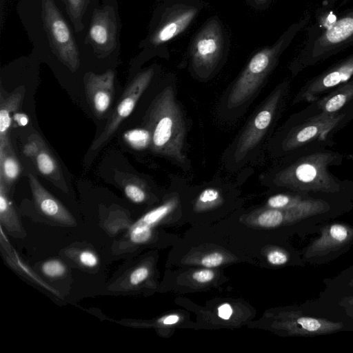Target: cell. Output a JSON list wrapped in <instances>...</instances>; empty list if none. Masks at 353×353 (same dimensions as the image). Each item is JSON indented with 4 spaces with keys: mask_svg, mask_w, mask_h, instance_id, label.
I'll return each mask as SVG.
<instances>
[{
    "mask_svg": "<svg viewBox=\"0 0 353 353\" xmlns=\"http://www.w3.org/2000/svg\"><path fill=\"white\" fill-rule=\"evenodd\" d=\"M115 78L114 68L100 73L88 70L83 74L85 95L92 112L98 118L103 117L112 104Z\"/></svg>",
    "mask_w": 353,
    "mask_h": 353,
    "instance_id": "cell-12",
    "label": "cell"
},
{
    "mask_svg": "<svg viewBox=\"0 0 353 353\" xmlns=\"http://www.w3.org/2000/svg\"><path fill=\"white\" fill-rule=\"evenodd\" d=\"M179 320V317L177 315L173 314L166 316L163 320V323L165 325H172L175 324Z\"/></svg>",
    "mask_w": 353,
    "mask_h": 353,
    "instance_id": "cell-36",
    "label": "cell"
},
{
    "mask_svg": "<svg viewBox=\"0 0 353 353\" xmlns=\"http://www.w3.org/2000/svg\"><path fill=\"white\" fill-rule=\"evenodd\" d=\"M23 154L34 164L39 173L64 192L68 189L62 170L49 148L37 134H32L23 148Z\"/></svg>",
    "mask_w": 353,
    "mask_h": 353,
    "instance_id": "cell-14",
    "label": "cell"
},
{
    "mask_svg": "<svg viewBox=\"0 0 353 353\" xmlns=\"http://www.w3.org/2000/svg\"><path fill=\"white\" fill-rule=\"evenodd\" d=\"M306 23V19L294 23L272 46L254 54L224 97V107L230 113L240 112L251 102L276 67L282 52Z\"/></svg>",
    "mask_w": 353,
    "mask_h": 353,
    "instance_id": "cell-4",
    "label": "cell"
},
{
    "mask_svg": "<svg viewBox=\"0 0 353 353\" xmlns=\"http://www.w3.org/2000/svg\"><path fill=\"white\" fill-rule=\"evenodd\" d=\"M14 121L20 126H24L28 123V117L21 112H15L13 115Z\"/></svg>",
    "mask_w": 353,
    "mask_h": 353,
    "instance_id": "cell-35",
    "label": "cell"
},
{
    "mask_svg": "<svg viewBox=\"0 0 353 353\" xmlns=\"http://www.w3.org/2000/svg\"><path fill=\"white\" fill-rule=\"evenodd\" d=\"M121 19L117 0H101L84 31L77 36L83 64L112 69L121 54Z\"/></svg>",
    "mask_w": 353,
    "mask_h": 353,
    "instance_id": "cell-3",
    "label": "cell"
},
{
    "mask_svg": "<svg viewBox=\"0 0 353 353\" xmlns=\"http://www.w3.org/2000/svg\"><path fill=\"white\" fill-rule=\"evenodd\" d=\"M123 192L125 196L132 202L141 203L144 202L148 196L147 187L145 181L134 176H127L121 181Z\"/></svg>",
    "mask_w": 353,
    "mask_h": 353,
    "instance_id": "cell-22",
    "label": "cell"
},
{
    "mask_svg": "<svg viewBox=\"0 0 353 353\" xmlns=\"http://www.w3.org/2000/svg\"><path fill=\"white\" fill-rule=\"evenodd\" d=\"M342 303L345 305L353 307V295L345 298Z\"/></svg>",
    "mask_w": 353,
    "mask_h": 353,
    "instance_id": "cell-38",
    "label": "cell"
},
{
    "mask_svg": "<svg viewBox=\"0 0 353 353\" xmlns=\"http://www.w3.org/2000/svg\"><path fill=\"white\" fill-rule=\"evenodd\" d=\"M149 270L145 267H140L134 270L130 276V282L137 285L143 281L148 276Z\"/></svg>",
    "mask_w": 353,
    "mask_h": 353,
    "instance_id": "cell-29",
    "label": "cell"
},
{
    "mask_svg": "<svg viewBox=\"0 0 353 353\" xmlns=\"http://www.w3.org/2000/svg\"><path fill=\"white\" fill-rule=\"evenodd\" d=\"M225 38L216 17L198 32L191 47V68L195 76L208 79L214 74L223 57Z\"/></svg>",
    "mask_w": 353,
    "mask_h": 353,
    "instance_id": "cell-9",
    "label": "cell"
},
{
    "mask_svg": "<svg viewBox=\"0 0 353 353\" xmlns=\"http://www.w3.org/2000/svg\"><path fill=\"white\" fill-rule=\"evenodd\" d=\"M16 11L37 59L72 74L81 70L77 34L60 0H19Z\"/></svg>",
    "mask_w": 353,
    "mask_h": 353,
    "instance_id": "cell-1",
    "label": "cell"
},
{
    "mask_svg": "<svg viewBox=\"0 0 353 353\" xmlns=\"http://www.w3.org/2000/svg\"><path fill=\"white\" fill-rule=\"evenodd\" d=\"M123 138L134 149L141 150L150 147L151 135L145 128L128 130L125 132Z\"/></svg>",
    "mask_w": 353,
    "mask_h": 353,
    "instance_id": "cell-24",
    "label": "cell"
},
{
    "mask_svg": "<svg viewBox=\"0 0 353 353\" xmlns=\"http://www.w3.org/2000/svg\"><path fill=\"white\" fill-rule=\"evenodd\" d=\"M267 0H254V1L256 3H257L258 4H261V3H263L266 1Z\"/></svg>",
    "mask_w": 353,
    "mask_h": 353,
    "instance_id": "cell-39",
    "label": "cell"
},
{
    "mask_svg": "<svg viewBox=\"0 0 353 353\" xmlns=\"http://www.w3.org/2000/svg\"><path fill=\"white\" fill-rule=\"evenodd\" d=\"M337 158L330 152H316L299 159L277 172L273 182L303 192L335 193L339 184L328 171Z\"/></svg>",
    "mask_w": 353,
    "mask_h": 353,
    "instance_id": "cell-5",
    "label": "cell"
},
{
    "mask_svg": "<svg viewBox=\"0 0 353 353\" xmlns=\"http://www.w3.org/2000/svg\"><path fill=\"white\" fill-rule=\"evenodd\" d=\"M353 77V54L338 62L311 80L301 90L295 101H313L330 89Z\"/></svg>",
    "mask_w": 353,
    "mask_h": 353,
    "instance_id": "cell-13",
    "label": "cell"
},
{
    "mask_svg": "<svg viewBox=\"0 0 353 353\" xmlns=\"http://www.w3.org/2000/svg\"><path fill=\"white\" fill-rule=\"evenodd\" d=\"M286 214L283 209L272 208L260 214L257 221L259 225L263 227H276L283 223Z\"/></svg>",
    "mask_w": 353,
    "mask_h": 353,
    "instance_id": "cell-26",
    "label": "cell"
},
{
    "mask_svg": "<svg viewBox=\"0 0 353 353\" xmlns=\"http://www.w3.org/2000/svg\"><path fill=\"white\" fill-rule=\"evenodd\" d=\"M219 190L214 187H208L201 192L198 201L203 204H212L220 199Z\"/></svg>",
    "mask_w": 353,
    "mask_h": 353,
    "instance_id": "cell-28",
    "label": "cell"
},
{
    "mask_svg": "<svg viewBox=\"0 0 353 353\" xmlns=\"http://www.w3.org/2000/svg\"><path fill=\"white\" fill-rule=\"evenodd\" d=\"M268 261L272 265H279L287 263L288 258L286 254L281 251L274 250L267 256Z\"/></svg>",
    "mask_w": 353,
    "mask_h": 353,
    "instance_id": "cell-31",
    "label": "cell"
},
{
    "mask_svg": "<svg viewBox=\"0 0 353 353\" xmlns=\"http://www.w3.org/2000/svg\"><path fill=\"white\" fill-rule=\"evenodd\" d=\"M311 198L303 199L299 196L278 194L270 197L268 205L274 209H290L301 206L307 203Z\"/></svg>",
    "mask_w": 353,
    "mask_h": 353,
    "instance_id": "cell-25",
    "label": "cell"
},
{
    "mask_svg": "<svg viewBox=\"0 0 353 353\" xmlns=\"http://www.w3.org/2000/svg\"><path fill=\"white\" fill-rule=\"evenodd\" d=\"M8 189L0 181V218L1 223H5L8 228L18 226L17 218L12 204L7 196Z\"/></svg>",
    "mask_w": 353,
    "mask_h": 353,
    "instance_id": "cell-23",
    "label": "cell"
},
{
    "mask_svg": "<svg viewBox=\"0 0 353 353\" xmlns=\"http://www.w3.org/2000/svg\"><path fill=\"white\" fill-rule=\"evenodd\" d=\"M199 12L194 5L178 3L156 11L146 37L139 43L142 49L138 59L152 55L158 49L182 33Z\"/></svg>",
    "mask_w": 353,
    "mask_h": 353,
    "instance_id": "cell-6",
    "label": "cell"
},
{
    "mask_svg": "<svg viewBox=\"0 0 353 353\" xmlns=\"http://www.w3.org/2000/svg\"><path fill=\"white\" fill-rule=\"evenodd\" d=\"M214 272L210 270H201L194 273L193 279L200 283H206L214 278Z\"/></svg>",
    "mask_w": 353,
    "mask_h": 353,
    "instance_id": "cell-33",
    "label": "cell"
},
{
    "mask_svg": "<svg viewBox=\"0 0 353 353\" xmlns=\"http://www.w3.org/2000/svg\"><path fill=\"white\" fill-rule=\"evenodd\" d=\"M154 73L155 69L151 66L136 74L118 101L103 131L93 141L91 152H94L105 143L132 112L140 97L151 83Z\"/></svg>",
    "mask_w": 353,
    "mask_h": 353,
    "instance_id": "cell-10",
    "label": "cell"
},
{
    "mask_svg": "<svg viewBox=\"0 0 353 353\" xmlns=\"http://www.w3.org/2000/svg\"><path fill=\"white\" fill-rule=\"evenodd\" d=\"M337 0H330V3H334Z\"/></svg>",
    "mask_w": 353,
    "mask_h": 353,
    "instance_id": "cell-41",
    "label": "cell"
},
{
    "mask_svg": "<svg viewBox=\"0 0 353 353\" xmlns=\"http://www.w3.org/2000/svg\"><path fill=\"white\" fill-rule=\"evenodd\" d=\"M287 85L277 86L249 119L230 149L231 163L240 165L261 143L276 116Z\"/></svg>",
    "mask_w": 353,
    "mask_h": 353,
    "instance_id": "cell-8",
    "label": "cell"
},
{
    "mask_svg": "<svg viewBox=\"0 0 353 353\" xmlns=\"http://www.w3.org/2000/svg\"><path fill=\"white\" fill-rule=\"evenodd\" d=\"M21 171L19 161L11 143L0 148V181L8 190Z\"/></svg>",
    "mask_w": 353,
    "mask_h": 353,
    "instance_id": "cell-21",
    "label": "cell"
},
{
    "mask_svg": "<svg viewBox=\"0 0 353 353\" xmlns=\"http://www.w3.org/2000/svg\"><path fill=\"white\" fill-rule=\"evenodd\" d=\"M223 256L218 252H214L205 256L201 260V264L208 268L219 266L223 262Z\"/></svg>",
    "mask_w": 353,
    "mask_h": 353,
    "instance_id": "cell-30",
    "label": "cell"
},
{
    "mask_svg": "<svg viewBox=\"0 0 353 353\" xmlns=\"http://www.w3.org/2000/svg\"><path fill=\"white\" fill-rule=\"evenodd\" d=\"M350 286H352L353 287V279L350 280L349 284H348Z\"/></svg>",
    "mask_w": 353,
    "mask_h": 353,
    "instance_id": "cell-40",
    "label": "cell"
},
{
    "mask_svg": "<svg viewBox=\"0 0 353 353\" xmlns=\"http://www.w3.org/2000/svg\"><path fill=\"white\" fill-rule=\"evenodd\" d=\"M353 45V9L320 34L309 39L292 65L297 71Z\"/></svg>",
    "mask_w": 353,
    "mask_h": 353,
    "instance_id": "cell-7",
    "label": "cell"
},
{
    "mask_svg": "<svg viewBox=\"0 0 353 353\" xmlns=\"http://www.w3.org/2000/svg\"><path fill=\"white\" fill-rule=\"evenodd\" d=\"M41 269L46 275L50 277H58L65 272V267L57 260H50L45 262L42 265Z\"/></svg>",
    "mask_w": 353,
    "mask_h": 353,
    "instance_id": "cell-27",
    "label": "cell"
},
{
    "mask_svg": "<svg viewBox=\"0 0 353 353\" xmlns=\"http://www.w3.org/2000/svg\"><path fill=\"white\" fill-rule=\"evenodd\" d=\"M6 0H0V12H1V27H3V10L4 6L6 4Z\"/></svg>",
    "mask_w": 353,
    "mask_h": 353,
    "instance_id": "cell-37",
    "label": "cell"
},
{
    "mask_svg": "<svg viewBox=\"0 0 353 353\" xmlns=\"http://www.w3.org/2000/svg\"><path fill=\"white\" fill-rule=\"evenodd\" d=\"M77 35L81 34L101 0H60Z\"/></svg>",
    "mask_w": 353,
    "mask_h": 353,
    "instance_id": "cell-18",
    "label": "cell"
},
{
    "mask_svg": "<svg viewBox=\"0 0 353 353\" xmlns=\"http://www.w3.org/2000/svg\"><path fill=\"white\" fill-rule=\"evenodd\" d=\"M25 93L24 86H19L0 100V148L11 143L8 132L12 124V114L18 110Z\"/></svg>",
    "mask_w": 353,
    "mask_h": 353,
    "instance_id": "cell-19",
    "label": "cell"
},
{
    "mask_svg": "<svg viewBox=\"0 0 353 353\" xmlns=\"http://www.w3.org/2000/svg\"><path fill=\"white\" fill-rule=\"evenodd\" d=\"M28 181L34 203L43 214L63 223H74V219L68 210L31 173L28 174Z\"/></svg>",
    "mask_w": 353,
    "mask_h": 353,
    "instance_id": "cell-16",
    "label": "cell"
},
{
    "mask_svg": "<svg viewBox=\"0 0 353 353\" xmlns=\"http://www.w3.org/2000/svg\"><path fill=\"white\" fill-rule=\"evenodd\" d=\"M144 128L151 135L150 150L179 166L188 163L185 154L186 125L172 85L154 99L144 117Z\"/></svg>",
    "mask_w": 353,
    "mask_h": 353,
    "instance_id": "cell-2",
    "label": "cell"
},
{
    "mask_svg": "<svg viewBox=\"0 0 353 353\" xmlns=\"http://www.w3.org/2000/svg\"><path fill=\"white\" fill-rule=\"evenodd\" d=\"M80 262L85 266L93 268L98 263L97 256L92 252L83 251L79 255Z\"/></svg>",
    "mask_w": 353,
    "mask_h": 353,
    "instance_id": "cell-32",
    "label": "cell"
},
{
    "mask_svg": "<svg viewBox=\"0 0 353 353\" xmlns=\"http://www.w3.org/2000/svg\"><path fill=\"white\" fill-rule=\"evenodd\" d=\"M344 114L325 113L308 119L293 128L281 143L283 150H294L316 139H324L343 118Z\"/></svg>",
    "mask_w": 353,
    "mask_h": 353,
    "instance_id": "cell-11",
    "label": "cell"
},
{
    "mask_svg": "<svg viewBox=\"0 0 353 353\" xmlns=\"http://www.w3.org/2000/svg\"><path fill=\"white\" fill-rule=\"evenodd\" d=\"M353 98V79L337 86L336 89L318 101V107L325 113H336Z\"/></svg>",
    "mask_w": 353,
    "mask_h": 353,
    "instance_id": "cell-20",
    "label": "cell"
},
{
    "mask_svg": "<svg viewBox=\"0 0 353 353\" xmlns=\"http://www.w3.org/2000/svg\"><path fill=\"white\" fill-rule=\"evenodd\" d=\"M232 314V309L228 303H224L218 308V316L224 319L228 320Z\"/></svg>",
    "mask_w": 353,
    "mask_h": 353,
    "instance_id": "cell-34",
    "label": "cell"
},
{
    "mask_svg": "<svg viewBox=\"0 0 353 353\" xmlns=\"http://www.w3.org/2000/svg\"><path fill=\"white\" fill-rule=\"evenodd\" d=\"M353 239V228L343 223H332L322 228L321 234L306 250L307 258L324 256L347 245Z\"/></svg>",
    "mask_w": 353,
    "mask_h": 353,
    "instance_id": "cell-15",
    "label": "cell"
},
{
    "mask_svg": "<svg viewBox=\"0 0 353 353\" xmlns=\"http://www.w3.org/2000/svg\"><path fill=\"white\" fill-rule=\"evenodd\" d=\"M175 204V200H170L143 215L130 228L131 241L135 243L148 241L152 235V228L171 212Z\"/></svg>",
    "mask_w": 353,
    "mask_h": 353,
    "instance_id": "cell-17",
    "label": "cell"
}]
</instances>
